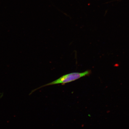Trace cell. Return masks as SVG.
Returning <instances> with one entry per match:
<instances>
[{
	"mask_svg": "<svg viewBox=\"0 0 129 129\" xmlns=\"http://www.w3.org/2000/svg\"><path fill=\"white\" fill-rule=\"evenodd\" d=\"M91 71L88 70L82 72H73L66 74L59 77L58 79L46 85H43L40 87L35 89L34 91L38 89L44 87L56 84H65L70 83L75 81L83 77L88 76L91 74Z\"/></svg>",
	"mask_w": 129,
	"mask_h": 129,
	"instance_id": "6da1fadb",
	"label": "cell"
}]
</instances>
